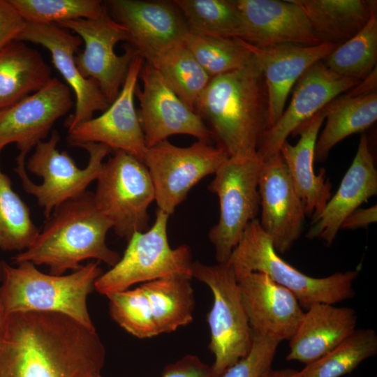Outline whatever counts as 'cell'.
Instances as JSON below:
<instances>
[{
    "label": "cell",
    "instance_id": "1",
    "mask_svg": "<svg viewBox=\"0 0 377 377\" xmlns=\"http://www.w3.org/2000/svg\"><path fill=\"white\" fill-rule=\"evenodd\" d=\"M105 349L96 330L59 313L6 315L0 377H102Z\"/></svg>",
    "mask_w": 377,
    "mask_h": 377
},
{
    "label": "cell",
    "instance_id": "2",
    "mask_svg": "<svg viewBox=\"0 0 377 377\" xmlns=\"http://www.w3.org/2000/svg\"><path fill=\"white\" fill-rule=\"evenodd\" d=\"M267 95L254 55L246 66L212 77L194 111L209 124L213 139L228 156L257 152L267 128Z\"/></svg>",
    "mask_w": 377,
    "mask_h": 377
},
{
    "label": "cell",
    "instance_id": "3",
    "mask_svg": "<svg viewBox=\"0 0 377 377\" xmlns=\"http://www.w3.org/2000/svg\"><path fill=\"white\" fill-rule=\"evenodd\" d=\"M111 228L112 223L96 205L94 193L87 191L57 207L31 245L13 258V263L45 265L54 275L75 271L88 259L112 267L121 256L106 244Z\"/></svg>",
    "mask_w": 377,
    "mask_h": 377
},
{
    "label": "cell",
    "instance_id": "4",
    "mask_svg": "<svg viewBox=\"0 0 377 377\" xmlns=\"http://www.w3.org/2000/svg\"><path fill=\"white\" fill-rule=\"evenodd\" d=\"M94 260L66 275L45 274L28 261L13 266L0 261V298L5 315L29 311L66 315L96 330L87 309V297L103 274Z\"/></svg>",
    "mask_w": 377,
    "mask_h": 377
},
{
    "label": "cell",
    "instance_id": "5",
    "mask_svg": "<svg viewBox=\"0 0 377 377\" xmlns=\"http://www.w3.org/2000/svg\"><path fill=\"white\" fill-rule=\"evenodd\" d=\"M227 263L237 281L251 272L265 274L290 291L306 309L317 303L334 304L352 298L353 283L359 274L358 269L322 278L304 274L279 256L258 219L246 226Z\"/></svg>",
    "mask_w": 377,
    "mask_h": 377
},
{
    "label": "cell",
    "instance_id": "6",
    "mask_svg": "<svg viewBox=\"0 0 377 377\" xmlns=\"http://www.w3.org/2000/svg\"><path fill=\"white\" fill-rule=\"evenodd\" d=\"M60 135L52 131L47 140L35 146V150L27 163V170L42 177L40 184L34 183L25 170L27 155L19 154L15 168L22 180L24 190L34 195L47 219L53 210L61 203L77 197L85 191L88 186L96 180L103 165V159L112 151L108 146L94 142L80 145L89 153L87 166L80 168L73 158L65 151H59L57 145Z\"/></svg>",
    "mask_w": 377,
    "mask_h": 377
},
{
    "label": "cell",
    "instance_id": "7",
    "mask_svg": "<svg viewBox=\"0 0 377 377\" xmlns=\"http://www.w3.org/2000/svg\"><path fill=\"white\" fill-rule=\"evenodd\" d=\"M263 161L256 152L228 156L208 189L219 200L218 223L209 232L218 263H226L246 227L260 211L258 180Z\"/></svg>",
    "mask_w": 377,
    "mask_h": 377
},
{
    "label": "cell",
    "instance_id": "8",
    "mask_svg": "<svg viewBox=\"0 0 377 377\" xmlns=\"http://www.w3.org/2000/svg\"><path fill=\"white\" fill-rule=\"evenodd\" d=\"M191 275L207 285L213 295V304L207 317L209 348L214 356L212 376L219 377L249 353L252 330L242 304L238 281L227 263L209 265L193 262Z\"/></svg>",
    "mask_w": 377,
    "mask_h": 377
},
{
    "label": "cell",
    "instance_id": "9",
    "mask_svg": "<svg viewBox=\"0 0 377 377\" xmlns=\"http://www.w3.org/2000/svg\"><path fill=\"white\" fill-rule=\"evenodd\" d=\"M94 201L112 223L119 237L127 241L148 228L147 209L155 200L154 185L143 161L123 151H116L96 179Z\"/></svg>",
    "mask_w": 377,
    "mask_h": 377
},
{
    "label": "cell",
    "instance_id": "10",
    "mask_svg": "<svg viewBox=\"0 0 377 377\" xmlns=\"http://www.w3.org/2000/svg\"><path fill=\"white\" fill-rule=\"evenodd\" d=\"M169 215L158 209L152 226L135 233L120 260L96 281L95 289L106 297L136 283L172 274L191 275V253L187 245L175 249L168 238Z\"/></svg>",
    "mask_w": 377,
    "mask_h": 377
},
{
    "label": "cell",
    "instance_id": "11",
    "mask_svg": "<svg viewBox=\"0 0 377 377\" xmlns=\"http://www.w3.org/2000/svg\"><path fill=\"white\" fill-rule=\"evenodd\" d=\"M228 157L221 147L202 140L179 147L165 140L147 147L143 162L154 185L158 209L172 214L192 187L214 174Z\"/></svg>",
    "mask_w": 377,
    "mask_h": 377
},
{
    "label": "cell",
    "instance_id": "12",
    "mask_svg": "<svg viewBox=\"0 0 377 377\" xmlns=\"http://www.w3.org/2000/svg\"><path fill=\"white\" fill-rule=\"evenodd\" d=\"M59 27L74 31L84 43V49L76 57L75 64L81 75L95 80L108 102L117 97L133 59L137 56L127 45L122 55L114 47L127 41L126 29L115 21L107 8L94 19H78L61 22Z\"/></svg>",
    "mask_w": 377,
    "mask_h": 377
},
{
    "label": "cell",
    "instance_id": "13",
    "mask_svg": "<svg viewBox=\"0 0 377 377\" xmlns=\"http://www.w3.org/2000/svg\"><path fill=\"white\" fill-rule=\"evenodd\" d=\"M135 96L138 114L147 147L173 135L185 134L210 142L213 135L201 117L168 87L160 73L144 61Z\"/></svg>",
    "mask_w": 377,
    "mask_h": 377
},
{
    "label": "cell",
    "instance_id": "14",
    "mask_svg": "<svg viewBox=\"0 0 377 377\" xmlns=\"http://www.w3.org/2000/svg\"><path fill=\"white\" fill-rule=\"evenodd\" d=\"M143 64L142 57L136 56L133 59L117 97L102 114L68 131L69 145L103 144L111 150L125 151L143 161L147 147L134 103Z\"/></svg>",
    "mask_w": 377,
    "mask_h": 377
},
{
    "label": "cell",
    "instance_id": "15",
    "mask_svg": "<svg viewBox=\"0 0 377 377\" xmlns=\"http://www.w3.org/2000/svg\"><path fill=\"white\" fill-rule=\"evenodd\" d=\"M360 81L330 70L323 61L310 66L293 87L288 106L273 126L263 133L257 153L263 161L280 152L288 137L310 120L337 96Z\"/></svg>",
    "mask_w": 377,
    "mask_h": 377
},
{
    "label": "cell",
    "instance_id": "16",
    "mask_svg": "<svg viewBox=\"0 0 377 377\" xmlns=\"http://www.w3.org/2000/svg\"><path fill=\"white\" fill-rule=\"evenodd\" d=\"M105 6L127 31L128 45L145 61L184 42L186 22L173 1L110 0Z\"/></svg>",
    "mask_w": 377,
    "mask_h": 377
},
{
    "label": "cell",
    "instance_id": "17",
    "mask_svg": "<svg viewBox=\"0 0 377 377\" xmlns=\"http://www.w3.org/2000/svg\"><path fill=\"white\" fill-rule=\"evenodd\" d=\"M258 193L260 225L275 251L284 253L300 238L306 212L280 152L263 161Z\"/></svg>",
    "mask_w": 377,
    "mask_h": 377
},
{
    "label": "cell",
    "instance_id": "18",
    "mask_svg": "<svg viewBox=\"0 0 377 377\" xmlns=\"http://www.w3.org/2000/svg\"><path fill=\"white\" fill-rule=\"evenodd\" d=\"M73 106L69 87L52 77L42 89L0 111V151L15 143L27 155Z\"/></svg>",
    "mask_w": 377,
    "mask_h": 377
},
{
    "label": "cell",
    "instance_id": "19",
    "mask_svg": "<svg viewBox=\"0 0 377 377\" xmlns=\"http://www.w3.org/2000/svg\"><path fill=\"white\" fill-rule=\"evenodd\" d=\"M19 41H29L46 48L52 61L75 96V109L66 121L68 131L93 118L96 111H105L110 105L93 79L84 78L75 61V52L82 43L78 36L57 24L27 22Z\"/></svg>",
    "mask_w": 377,
    "mask_h": 377
},
{
    "label": "cell",
    "instance_id": "20",
    "mask_svg": "<svg viewBox=\"0 0 377 377\" xmlns=\"http://www.w3.org/2000/svg\"><path fill=\"white\" fill-rule=\"evenodd\" d=\"M243 23L242 40L260 48L321 43L295 0H236Z\"/></svg>",
    "mask_w": 377,
    "mask_h": 377
},
{
    "label": "cell",
    "instance_id": "21",
    "mask_svg": "<svg viewBox=\"0 0 377 377\" xmlns=\"http://www.w3.org/2000/svg\"><path fill=\"white\" fill-rule=\"evenodd\" d=\"M237 281L252 332L279 343L290 340L304 313L294 295L261 272H251Z\"/></svg>",
    "mask_w": 377,
    "mask_h": 377
},
{
    "label": "cell",
    "instance_id": "22",
    "mask_svg": "<svg viewBox=\"0 0 377 377\" xmlns=\"http://www.w3.org/2000/svg\"><path fill=\"white\" fill-rule=\"evenodd\" d=\"M339 45L321 43L313 46L283 45L260 48L251 45L266 87L267 128L282 114L289 94L301 75Z\"/></svg>",
    "mask_w": 377,
    "mask_h": 377
},
{
    "label": "cell",
    "instance_id": "23",
    "mask_svg": "<svg viewBox=\"0 0 377 377\" xmlns=\"http://www.w3.org/2000/svg\"><path fill=\"white\" fill-rule=\"evenodd\" d=\"M377 193V170L369 140L362 135L353 162L336 193L311 222L306 237L320 238L327 245L334 240L344 220Z\"/></svg>",
    "mask_w": 377,
    "mask_h": 377
},
{
    "label": "cell",
    "instance_id": "24",
    "mask_svg": "<svg viewBox=\"0 0 377 377\" xmlns=\"http://www.w3.org/2000/svg\"><path fill=\"white\" fill-rule=\"evenodd\" d=\"M357 320L356 311L350 307L327 303L311 305L289 340L286 360L306 365L313 362L346 339L356 329Z\"/></svg>",
    "mask_w": 377,
    "mask_h": 377
},
{
    "label": "cell",
    "instance_id": "25",
    "mask_svg": "<svg viewBox=\"0 0 377 377\" xmlns=\"http://www.w3.org/2000/svg\"><path fill=\"white\" fill-rule=\"evenodd\" d=\"M325 118L322 109L295 131L294 134L300 135L296 145L286 141L280 149L306 215L311 217V221L321 213L331 198L332 186L325 169L316 174L313 164L316 143Z\"/></svg>",
    "mask_w": 377,
    "mask_h": 377
},
{
    "label": "cell",
    "instance_id": "26",
    "mask_svg": "<svg viewBox=\"0 0 377 377\" xmlns=\"http://www.w3.org/2000/svg\"><path fill=\"white\" fill-rule=\"evenodd\" d=\"M52 79L40 52L15 40L0 52V111L38 91Z\"/></svg>",
    "mask_w": 377,
    "mask_h": 377
},
{
    "label": "cell",
    "instance_id": "27",
    "mask_svg": "<svg viewBox=\"0 0 377 377\" xmlns=\"http://www.w3.org/2000/svg\"><path fill=\"white\" fill-rule=\"evenodd\" d=\"M321 43L340 45L358 33L376 13V1L295 0Z\"/></svg>",
    "mask_w": 377,
    "mask_h": 377
},
{
    "label": "cell",
    "instance_id": "28",
    "mask_svg": "<svg viewBox=\"0 0 377 377\" xmlns=\"http://www.w3.org/2000/svg\"><path fill=\"white\" fill-rule=\"evenodd\" d=\"M341 94L324 108L326 121L318 136L315 160H325L332 148L348 136L363 131L377 119V91Z\"/></svg>",
    "mask_w": 377,
    "mask_h": 377
},
{
    "label": "cell",
    "instance_id": "29",
    "mask_svg": "<svg viewBox=\"0 0 377 377\" xmlns=\"http://www.w3.org/2000/svg\"><path fill=\"white\" fill-rule=\"evenodd\" d=\"M191 278L172 274L140 285L149 302L159 334L174 332L192 322L195 297Z\"/></svg>",
    "mask_w": 377,
    "mask_h": 377
},
{
    "label": "cell",
    "instance_id": "30",
    "mask_svg": "<svg viewBox=\"0 0 377 377\" xmlns=\"http://www.w3.org/2000/svg\"><path fill=\"white\" fill-rule=\"evenodd\" d=\"M145 62L153 66L177 96L194 110L198 99L211 77L184 42Z\"/></svg>",
    "mask_w": 377,
    "mask_h": 377
},
{
    "label": "cell",
    "instance_id": "31",
    "mask_svg": "<svg viewBox=\"0 0 377 377\" xmlns=\"http://www.w3.org/2000/svg\"><path fill=\"white\" fill-rule=\"evenodd\" d=\"M189 31L201 35L242 38L243 23L236 0H175Z\"/></svg>",
    "mask_w": 377,
    "mask_h": 377
},
{
    "label": "cell",
    "instance_id": "32",
    "mask_svg": "<svg viewBox=\"0 0 377 377\" xmlns=\"http://www.w3.org/2000/svg\"><path fill=\"white\" fill-rule=\"evenodd\" d=\"M184 43L211 78L242 68L254 58L251 45L237 38L205 36L188 29Z\"/></svg>",
    "mask_w": 377,
    "mask_h": 377
},
{
    "label": "cell",
    "instance_id": "33",
    "mask_svg": "<svg viewBox=\"0 0 377 377\" xmlns=\"http://www.w3.org/2000/svg\"><path fill=\"white\" fill-rule=\"evenodd\" d=\"M377 353V334L371 328L355 329L333 350L306 364L302 377H341Z\"/></svg>",
    "mask_w": 377,
    "mask_h": 377
},
{
    "label": "cell",
    "instance_id": "34",
    "mask_svg": "<svg viewBox=\"0 0 377 377\" xmlns=\"http://www.w3.org/2000/svg\"><path fill=\"white\" fill-rule=\"evenodd\" d=\"M377 15L351 38L336 47L323 61L332 71L361 81L376 67Z\"/></svg>",
    "mask_w": 377,
    "mask_h": 377
},
{
    "label": "cell",
    "instance_id": "35",
    "mask_svg": "<svg viewBox=\"0 0 377 377\" xmlns=\"http://www.w3.org/2000/svg\"><path fill=\"white\" fill-rule=\"evenodd\" d=\"M11 184L0 167V249L21 252L31 245L40 231L31 218L27 204L13 190Z\"/></svg>",
    "mask_w": 377,
    "mask_h": 377
},
{
    "label": "cell",
    "instance_id": "36",
    "mask_svg": "<svg viewBox=\"0 0 377 377\" xmlns=\"http://www.w3.org/2000/svg\"><path fill=\"white\" fill-rule=\"evenodd\" d=\"M27 22L57 24L78 19H94L106 9L98 0H10Z\"/></svg>",
    "mask_w": 377,
    "mask_h": 377
},
{
    "label": "cell",
    "instance_id": "37",
    "mask_svg": "<svg viewBox=\"0 0 377 377\" xmlns=\"http://www.w3.org/2000/svg\"><path fill=\"white\" fill-rule=\"evenodd\" d=\"M112 318L126 332L139 339L158 335L149 302L140 286L107 296Z\"/></svg>",
    "mask_w": 377,
    "mask_h": 377
},
{
    "label": "cell",
    "instance_id": "38",
    "mask_svg": "<svg viewBox=\"0 0 377 377\" xmlns=\"http://www.w3.org/2000/svg\"><path fill=\"white\" fill-rule=\"evenodd\" d=\"M252 334L249 353L219 377H260L271 369L279 342L253 332Z\"/></svg>",
    "mask_w": 377,
    "mask_h": 377
},
{
    "label": "cell",
    "instance_id": "39",
    "mask_svg": "<svg viewBox=\"0 0 377 377\" xmlns=\"http://www.w3.org/2000/svg\"><path fill=\"white\" fill-rule=\"evenodd\" d=\"M27 22L10 0H0V52L18 40Z\"/></svg>",
    "mask_w": 377,
    "mask_h": 377
},
{
    "label": "cell",
    "instance_id": "40",
    "mask_svg": "<svg viewBox=\"0 0 377 377\" xmlns=\"http://www.w3.org/2000/svg\"><path fill=\"white\" fill-rule=\"evenodd\" d=\"M103 377V376H102ZM161 377H213L211 367L198 356L187 355L166 366Z\"/></svg>",
    "mask_w": 377,
    "mask_h": 377
},
{
    "label": "cell",
    "instance_id": "41",
    "mask_svg": "<svg viewBox=\"0 0 377 377\" xmlns=\"http://www.w3.org/2000/svg\"><path fill=\"white\" fill-rule=\"evenodd\" d=\"M377 220V206L365 209L358 208L350 214L343 222L341 229H356L365 228Z\"/></svg>",
    "mask_w": 377,
    "mask_h": 377
},
{
    "label": "cell",
    "instance_id": "42",
    "mask_svg": "<svg viewBox=\"0 0 377 377\" xmlns=\"http://www.w3.org/2000/svg\"><path fill=\"white\" fill-rule=\"evenodd\" d=\"M260 377H302L300 372L293 369L269 370L265 372Z\"/></svg>",
    "mask_w": 377,
    "mask_h": 377
},
{
    "label": "cell",
    "instance_id": "43",
    "mask_svg": "<svg viewBox=\"0 0 377 377\" xmlns=\"http://www.w3.org/2000/svg\"><path fill=\"white\" fill-rule=\"evenodd\" d=\"M5 313L0 298V328L5 317Z\"/></svg>",
    "mask_w": 377,
    "mask_h": 377
}]
</instances>
